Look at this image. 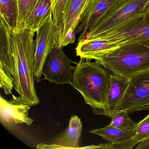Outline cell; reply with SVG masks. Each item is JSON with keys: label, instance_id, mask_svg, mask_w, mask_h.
I'll return each instance as SVG.
<instances>
[{"label": "cell", "instance_id": "16", "mask_svg": "<svg viewBox=\"0 0 149 149\" xmlns=\"http://www.w3.org/2000/svg\"><path fill=\"white\" fill-rule=\"evenodd\" d=\"M82 130L81 119L74 115L70 118L68 127L62 136L57 142V144L66 149H79V144Z\"/></svg>", "mask_w": 149, "mask_h": 149}, {"label": "cell", "instance_id": "2", "mask_svg": "<svg viewBox=\"0 0 149 149\" xmlns=\"http://www.w3.org/2000/svg\"><path fill=\"white\" fill-rule=\"evenodd\" d=\"M97 63L81 59L77 64L72 86L82 95L93 109H103L111 82L112 74Z\"/></svg>", "mask_w": 149, "mask_h": 149}, {"label": "cell", "instance_id": "18", "mask_svg": "<svg viewBox=\"0 0 149 149\" xmlns=\"http://www.w3.org/2000/svg\"><path fill=\"white\" fill-rule=\"evenodd\" d=\"M0 15L10 30L17 28V0H0Z\"/></svg>", "mask_w": 149, "mask_h": 149}, {"label": "cell", "instance_id": "3", "mask_svg": "<svg viewBox=\"0 0 149 149\" xmlns=\"http://www.w3.org/2000/svg\"><path fill=\"white\" fill-rule=\"evenodd\" d=\"M95 62L116 75L130 79L149 69V49L136 43L120 46Z\"/></svg>", "mask_w": 149, "mask_h": 149}, {"label": "cell", "instance_id": "14", "mask_svg": "<svg viewBox=\"0 0 149 149\" xmlns=\"http://www.w3.org/2000/svg\"><path fill=\"white\" fill-rule=\"evenodd\" d=\"M0 64L6 72L13 77L14 63L11 30L3 18H0Z\"/></svg>", "mask_w": 149, "mask_h": 149}, {"label": "cell", "instance_id": "4", "mask_svg": "<svg viewBox=\"0 0 149 149\" xmlns=\"http://www.w3.org/2000/svg\"><path fill=\"white\" fill-rule=\"evenodd\" d=\"M95 38L109 41L118 47L136 43L149 49V13L137 15L120 26Z\"/></svg>", "mask_w": 149, "mask_h": 149}, {"label": "cell", "instance_id": "19", "mask_svg": "<svg viewBox=\"0 0 149 149\" xmlns=\"http://www.w3.org/2000/svg\"><path fill=\"white\" fill-rule=\"evenodd\" d=\"M129 113L125 111H115L111 117L110 124L122 130H132L137 125L129 116Z\"/></svg>", "mask_w": 149, "mask_h": 149}, {"label": "cell", "instance_id": "22", "mask_svg": "<svg viewBox=\"0 0 149 149\" xmlns=\"http://www.w3.org/2000/svg\"><path fill=\"white\" fill-rule=\"evenodd\" d=\"M53 9V18L56 28L59 26L65 11L68 0H51Z\"/></svg>", "mask_w": 149, "mask_h": 149}, {"label": "cell", "instance_id": "28", "mask_svg": "<svg viewBox=\"0 0 149 149\" xmlns=\"http://www.w3.org/2000/svg\"><path fill=\"white\" fill-rule=\"evenodd\" d=\"M144 12L146 13H149V2L146 6V8Z\"/></svg>", "mask_w": 149, "mask_h": 149}, {"label": "cell", "instance_id": "20", "mask_svg": "<svg viewBox=\"0 0 149 149\" xmlns=\"http://www.w3.org/2000/svg\"><path fill=\"white\" fill-rule=\"evenodd\" d=\"M38 0H17V28L24 27L25 22L35 6Z\"/></svg>", "mask_w": 149, "mask_h": 149}, {"label": "cell", "instance_id": "17", "mask_svg": "<svg viewBox=\"0 0 149 149\" xmlns=\"http://www.w3.org/2000/svg\"><path fill=\"white\" fill-rule=\"evenodd\" d=\"M89 132L100 136L109 143H116L124 142L132 138L134 129L130 130H122L110 124L103 128L92 130Z\"/></svg>", "mask_w": 149, "mask_h": 149}, {"label": "cell", "instance_id": "6", "mask_svg": "<svg viewBox=\"0 0 149 149\" xmlns=\"http://www.w3.org/2000/svg\"><path fill=\"white\" fill-rule=\"evenodd\" d=\"M149 105V69L129 79L127 90L116 111H125L129 114L146 109Z\"/></svg>", "mask_w": 149, "mask_h": 149}, {"label": "cell", "instance_id": "24", "mask_svg": "<svg viewBox=\"0 0 149 149\" xmlns=\"http://www.w3.org/2000/svg\"><path fill=\"white\" fill-rule=\"evenodd\" d=\"M102 149H131L137 145L136 143L133 141L132 138L129 140L119 143H109L100 144Z\"/></svg>", "mask_w": 149, "mask_h": 149}, {"label": "cell", "instance_id": "11", "mask_svg": "<svg viewBox=\"0 0 149 149\" xmlns=\"http://www.w3.org/2000/svg\"><path fill=\"white\" fill-rule=\"evenodd\" d=\"M117 0H93L81 18L75 34H80L78 41L85 38L86 33L116 4Z\"/></svg>", "mask_w": 149, "mask_h": 149}, {"label": "cell", "instance_id": "29", "mask_svg": "<svg viewBox=\"0 0 149 149\" xmlns=\"http://www.w3.org/2000/svg\"><path fill=\"white\" fill-rule=\"evenodd\" d=\"M126 1H127V0H117L116 4H119L120 3H123V2H125Z\"/></svg>", "mask_w": 149, "mask_h": 149}, {"label": "cell", "instance_id": "7", "mask_svg": "<svg viewBox=\"0 0 149 149\" xmlns=\"http://www.w3.org/2000/svg\"><path fill=\"white\" fill-rule=\"evenodd\" d=\"M71 63L77 64L65 55L62 49L56 45L44 63L42 71L44 79L56 84L72 85L75 67L71 66Z\"/></svg>", "mask_w": 149, "mask_h": 149}, {"label": "cell", "instance_id": "21", "mask_svg": "<svg viewBox=\"0 0 149 149\" xmlns=\"http://www.w3.org/2000/svg\"><path fill=\"white\" fill-rule=\"evenodd\" d=\"M132 139L137 144L149 139V114L137 124Z\"/></svg>", "mask_w": 149, "mask_h": 149}, {"label": "cell", "instance_id": "12", "mask_svg": "<svg viewBox=\"0 0 149 149\" xmlns=\"http://www.w3.org/2000/svg\"><path fill=\"white\" fill-rule=\"evenodd\" d=\"M118 47L109 41L94 38L78 42L76 51L81 59L91 61L101 58Z\"/></svg>", "mask_w": 149, "mask_h": 149}, {"label": "cell", "instance_id": "1", "mask_svg": "<svg viewBox=\"0 0 149 149\" xmlns=\"http://www.w3.org/2000/svg\"><path fill=\"white\" fill-rule=\"evenodd\" d=\"M36 32L26 28L11 30L14 63L15 89L30 106L40 103L34 85V63Z\"/></svg>", "mask_w": 149, "mask_h": 149}, {"label": "cell", "instance_id": "23", "mask_svg": "<svg viewBox=\"0 0 149 149\" xmlns=\"http://www.w3.org/2000/svg\"><path fill=\"white\" fill-rule=\"evenodd\" d=\"M0 87L4 90L6 95L12 94V90L13 88V77L6 72L1 64H0Z\"/></svg>", "mask_w": 149, "mask_h": 149}, {"label": "cell", "instance_id": "10", "mask_svg": "<svg viewBox=\"0 0 149 149\" xmlns=\"http://www.w3.org/2000/svg\"><path fill=\"white\" fill-rule=\"evenodd\" d=\"M93 0H68L61 22L57 29V43L60 48L63 47L68 31H75L81 18Z\"/></svg>", "mask_w": 149, "mask_h": 149}, {"label": "cell", "instance_id": "5", "mask_svg": "<svg viewBox=\"0 0 149 149\" xmlns=\"http://www.w3.org/2000/svg\"><path fill=\"white\" fill-rule=\"evenodd\" d=\"M149 2V0H127L116 4L88 31L84 39H93L120 26L137 15L144 12Z\"/></svg>", "mask_w": 149, "mask_h": 149}, {"label": "cell", "instance_id": "30", "mask_svg": "<svg viewBox=\"0 0 149 149\" xmlns=\"http://www.w3.org/2000/svg\"><path fill=\"white\" fill-rule=\"evenodd\" d=\"M146 110L149 111V105L146 108Z\"/></svg>", "mask_w": 149, "mask_h": 149}, {"label": "cell", "instance_id": "27", "mask_svg": "<svg viewBox=\"0 0 149 149\" xmlns=\"http://www.w3.org/2000/svg\"><path fill=\"white\" fill-rule=\"evenodd\" d=\"M79 149H102V146L101 144L98 145H91L88 146H84V147H79Z\"/></svg>", "mask_w": 149, "mask_h": 149}, {"label": "cell", "instance_id": "26", "mask_svg": "<svg viewBox=\"0 0 149 149\" xmlns=\"http://www.w3.org/2000/svg\"><path fill=\"white\" fill-rule=\"evenodd\" d=\"M136 149H149V139L137 145Z\"/></svg>", "mask_w": 149, "mask_h": 149}, {"label": "cell", "instance_id": "8", "mask_svg": "<svg viewBox=\"0 0 149 149\" xmlns=\"http://www.w3.org/2000/svg\"><path fill=\"white\" fill-rule=\"evenodd\" d=\"M36 33L34 77L35 80L39 82L47 57L57 43V28L54 23L53 16Z\"/></svg>", "mask_w": 149, "mask_h": 149}, {"label": "cell", "instance_id": "25", "mask_svg": "<svg viewBox=\"0 0 149 149\" xmlns=\"http://www.w3.org/2000/svg\"><path fill=\"white\" fill-rule=\"evenodd\" d=\"M76 40L75 33L72 29H70L68 31V33L63 43V47L68 46L70 44H72Z\"/></svg>", "mask_w": 149, "mask_h": 149}, {"label": "cell", "instance_id": "9", "mask_svg": "<svg viewBox=\"0 0 149 149\" xmlns=\"http://www.w3.org/2000/svg\"><path fill=\"white\" fill-rule=\"evenodd\" d=\"M8 101L0 97V120L3 126L11 128L15 124L26 123L30 125L33 120L30 118L29 111L31 106L25 102L21 96H15Z\"/></svg>", "mask_w": 149, "mask_h": 149}, {"label": "cell", "instance_id": "13", "mask_svg": "<svg viewBox=\"0 0 149 149\" xmlns=\"http://www.w3.org/2000/svg\"><path fill=\"white\" fill-rule=\"evenodd\" d=\"M129 79L112 74L105 108L102 110L93 109L95 115H102L111 118L127 90Z\"/></svg>", "mask_w": 149, "mask_h": 149}, {"label": "cell", "instance_id": "15", "mask_svg": "<svg viewBox=\"0 0 149 149\" xmlns=\"http://www.w3.org/2000/svg\"><path fill=\"white\" fill-rule=\"evenodd\" d=\"M52 16L53 9L51 0H38L26 20L23 27L36 32Z\"/></svg>", "mask_w": 149, "mask_h": 149}]
</instances>
